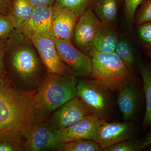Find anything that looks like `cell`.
<instances>
[{
  "label": "cell",
  "mask_w": 151,
  "mask_h": 151,
  "mask_svg": "<svg viewBox=\"0 0 151 151\" xmlns=\"http://www.w3.org/2000/svg\"><path fill=\"white\" fill-rule=\"evenodd\" d=\"M36 90L17 89L7 79L0 81V140L25 141L36 124L46 120L35 106Z\"/></svg>",
  "instance_id": "obj_1"
},
{
  "label": "cell",
  "mask_w": 151,
  "mask_h": 151,
  "mask_svg": "<svg viewBox=\"0 0 151 151\" xmlns=\"http://www.w3.org/2000/svg\"><path fill=\"white\" fill-rule=\"evenodd\" d=\"M7 79L21 90L35 91L47 74L32 41L14 29L6 40Z\"/></svg>",
  "instance_id": "obj_2"
},
{
  "label": "cell",
  "mask_w": 151,
  "mask_h": 151,
  "mask_svg": "<svg viewBox=\"0 0 151 151\" xmlns=\"http://www.w3.org/2000/svg\"><path fill=\"white\" fill-rule=\"evenodd\" d=\"M78 79L74 76H66L47 73L34 97L35 106L44 119L68 101L78 96Z\"/></svg>",
  "instance_id": "obj_3"
},
{
  "label": "cell",
  "mask_w": 151,
  "mask_h": 151,
  "mask_svg": "<svg viewBox=\"0 0 151 151\" xmlns=\"http://www.w3.org/2000/svg\"><path fill=\"white\" fill-rule=\"evenodd\" d=\"M91 77L97 83L112 91H119L134 84L136 77L115 52H92Z\"/></svg>",
  "instance_id": "obj_4"
},
{
  "label": "cell",
  "mask_w": 151,
  "mask_h": 151,
  "mask_svg": "<svg viewBox=\"0 0 151 151\" xmlns=\"http://www.w3.org/2000/svg\"><path fill=\"white\" fill-rule=\"evenodd\" d=\"M77 95L89 108L91 114L105 120L110 107L109 89L94 80L87 78L78 79Z\"/></svg>",
  "instance_id": "obj_5"
},
{
  "label": "cell",
  "mask_w": 151,
  "mask_h": 151,
  "mask_svg": "<svg viewBox=\"0 0 151 151\" xmlns=\"http://www.w3.org/2000/svg\"><path fill=\"white\" fill-rule=\"evenodd\" d=\"M51 37L55 42L60 56L72 75L77 78L91 77L92 58L76 48L71 41Z\"/></svg>",
  "instance_id": "obj_6"
},
{
  "label": "cell",
  "mask_w": 151,
  "mask_h": 151,
  "mask_svg": "<svg viewBox=\"0 0 151 151\" xmlns=\"http://www.w3.org/2000/svg\"><path fill=\"white\" fill-rule=\"evenodd\" d=\"M34 44L47 73L63 76H73L60 56L51 37L38 35L30 38Z\"/></svg>",
  "instance_id": "obj_7"
},
{
  "label": "cell",
  "mask_w": 151,
  "mask_h": 151,
  "mask_svg": "<svg viewBox=\"0 0 151 151\" xmlns=\"http://www.w3.org/2000/svg\"><path fill=\"white\" fill-rule=\"evenodd\" d=\"M103 25L92 9H89L78 17L71 42L76 48L89 56L93 39Z\"/></svg>",
  "instance_id": "obj_8"
},
{
  "label": "cell",
  "mask_w": 151,
  "mask_h": 151,
  "mask_svg": "<svg viewBox=\"0 0 151 151\" xmlns=\"http://www.w3.org/2000/svg\"><path fill=\"white\" fill-rule=\"evenodd\" d=\"M61 143L56 130L46 120L36 124L25 139V151H41L54 150Z\"/></svg>",
  "instance_id": "obj_9"
},
{
  "label": "cell",
  "mask_w": 151,
  "mask_h": 151,
  "mask_svg": "<svg viewBox=\"0 0 151 151\" xmlns=\"http://www.w3.org/2000/svg\"><path fill=\"white\" fill-rule=\"evenodd\" d=\"M89 114L91 113L89 108L77 96L55 110L47 122L54 129H62Z\"/></svg>",
  "instance_id": "obj_10"
},
{
  "label": "cell",
  "mask_w": 151,
  "mask_h": 151,
  "mask_svg": "<svg viewBox=\"0 0 151 151\" xmlns=\"http://www.w3.org/2000/svg\"><path fill=\"white\" fill-rule=\"evenodd\" d=\"M134 131L133 126L129 123H108L104 120L97 130L94 141L99 144L102 150L122 141L132 139Z\"/></svg>",
  "instance_id": "obj_11"
},
{
  "label": "cell",
  "mask_w": 151,
  "mask_h": 151,
  "mask_svg": "<svg viewBox=\"0 0 151 151\" xmlns=\"http://www.w3.org/2000/svg\"><path fill=\"white\" fill-rule=\"evenodd\" d=\"M103 121L89 114L70 127L56 130L57 132L61 143L78 139L94 140Z\"/></svg>",
  "instance_id": "obj_12"
},
{
  "label": "cell",
  "mask_w": 151,
  "mask_h": 151,
  "mask_svg": "<svg viewBox=\"0 0 151 151\" xmlns=\"http://www.w3.org/2000/svg\"><path fill=\"white\" fill-rule=\"evenodd\" d=\"M78 17L68 9L55 2L52 6V37L71 42Z\"/></svg>",
  "instance_id": "obj_13"
},
{
  "label": "cell",
  "mask_w": 151,
  "mask_h": 151,
  "mask_svg": "<svg viewBox=\"0 0 151 151\" xmlns=\"http://www.w3.org/2000/svg\"><path fill=\"white\" fill-rule=\"evenodd\" d=\"M52 6L35 7L29 20L19 30L29 38L38 35L52 37Z\"/></svg>",
  "instance_id": "obj_14"
},
{
  "label": "cell",
  "mask_w": 151,
  "mask_h": 151,
  "mask_svg": "<svg viewBox=\"0 0 151 151\" xmlns=\"http://www.w3.org/2000/svg\"><path fill=\"white\" fill-rule=\"evenodd\" d=\"M119 42L116 33L108 25L103 24L93 39L89 49L92 52H115Z\"/></svg>",
  "instance_id": "obj_15"
},
{
  "label": "cell",
  "mask_w": 151,
  "mask_h": 151,
  "mask_svg": "<svg viewBox=\"0 0 151 151\" xmlns=\"http://www.w3.org/2000/svg\"><path fill=\"white\" fill-rule=\"evenodd\" d=\"M34 7L29 0H12L7 16L15 29H19L27 22Z\"/></svg>",
  "instance_id": "obj_16"
},
{
  "label": "cell",
  "mask_w": 151,
  "mask_h": 151,
  "mask_svg": "<svg viewBox=\"0 0 151 151\" xmlns=\"http://www.w3.org/2000/svg\"><path fill=\"white\" fill-rule=\"evenodd\" d=\"M137 100V92L134 84L125 86L119 91L117 102L124 121L131 120L134 117Z\"/></svg>",
  "instance_id": "obj_17"
},
{
  "label": "cell",
  "mask_w": 151,
  "mask_h": 151,
  "mask_svg": "<svg viewBox=\"0 0 151 151\" xmlns=\"http://www.w3.org/2000/svg\"><path fill=\"white\" fill-rule=\"evenodd\" d=\"M94 10L95 14L103 24L108 25L114 21L117 15L116 0H99Z\"/></svg>",
  "instance_id": "obj_18"
},
{
  "label": "cell",
  "mask_w": 151,
  "mask_h": 151,
  "mask_svg": "<svg viewBox=\"0 0 151 151\" xmlns=\"http://www.w3.org/2000/svg\"><path fill=\"white\" fill-rule=\"evenodd\" d=\"M54 150L59 151H102L98 143L89 139H78L63 142L58 144Z\"/></svg>",
  "instance_id": "obj_19"
},
{
  "label": "cell",
  "mask_w": 151,
  "mask_h": 151,
  "mask_svg": "<svg viewBox=\"0 0 151 151\" xmlns=\"http://www.w3.org/2000/svg\"><path fill=\"white\" fill-rule=\"evenodd\" d=\"M141 75L146 100V110L143 125L145 127H151V68L148 66L142 68Z\"/></svg>",
  "instance_id": "obj_20"
},
{
  "label": "cell",
  "mask_w": 151,
  "mask_h": 151,
  "mask_svg": "<svg viewBox=\"0 0 151 151\" xmlns=\"http://www.w3.org/2000/svg\"><path fill=\"white\" fill-rule=\"evenodd\" d=\"M92 0H56L60 6L68 9L79 17L90 9Z\"/></svg>",
  "instance_id": "obj_21"
},
{
  "label": "cell",
  "mask_w": 151,
  "mask_h": 151,
  "mask_svg": "<svg viewBox=\"0 0 151 151\" xmlns=\"http://www.w3.org/2000/svg\"><path fill=\"white\" fill-rule=\"evenodd\" d=\"M115 52L127 67L132 70L134 62V58L129 45L125 41H119L116 45Z\"/></svg>",
  "instance_id": "obj_22"
},
{
  "label": "cell",
  "mask_w": 151,
  "mask_h": 151,
  "mask_svg": "<svg viewBox=\"0 0 151 151\" xmlns=\"http://www.w3.org/2000/svg\"><path fill=\"white\" fill-rule=\"evenodd\" d=\"M142 143L137 140L129 139L122 141L103 149V151H137L141 150Z\"/></svg>",
  "instance_id": "obj_23"
},
{
  "label": "cell",
  "mask_w": 151,
  "mask_h": 151,
  "mask_svg": "<svg viewBox=\"0 0 151 151\" xmlns=\"http://www.w3.org/2000/svg\"><path fill=\"white\" fill-rule=\"evenodd\" d=\"M138 34L145 47L151 50V22L139 25Z\"/></svg>",
  "instance_id": "obj_24"
},
{
  "label": "cell",
  "mask_w": 151,
  "mask_h": 151,
  "mask_svg": "<svg viewBox=\"0 0 151 151\" xmlns=\"http://www.w3.org/2000/svg\"><path fill=\"white\" fill-rule=\"evenodd\" d=\"M24 142L14 139L0 140V151H25Z\"/></svg>",
  "instance_id": "obj_25"
},
{
  "label": "cell",
  "mask_w": 151,
  "mask_h": 151,
  "mask_svg": "<svg viewBox=\"0 0 151 151\" xmlns=\"http://www.w3.org/2000/svg\"><path fill=\"white\" fill-rule=\"evenodd\" d=\"M151 21V0H148L142 6L136 18V24L140 25Z\"/></svg>",
  "instance_id": "obj_26"
},
{
  "label": "cell",
  "mask_w": 151,
  "mask_h": 151,
  "mask_svg": "<svg viewBox=\"0 0 151 151\" xmlns=\"http://www.w3.org/2000/svg\"><path fill=\"white\" fill-rule=\"evenodd\" d=\"M14 29L7 15L0 14V39L8 37Z\"/></svg>",
  "instance_id": "obj_27"
},
{
  "label": "cell",
  "mask_w": 151,
  "mask_h": 151,
  "mask_svg": "<svg viewBox=\"0 0 151 151\" xmlns=\"http://www.w3.org/2000/svg\"><path fill=\"white\" fill-rule=\"evenodd\" d=\"M6 39H0V81L6 80L7 76L5 56Z\"/></svg>",
  "instance_id": "obj_28"
},
{
  "label": "cell",
  "mask_w": 151,
  "mask_h": 151,
  "mask_svg": "<svg viewBox=\"0 0 151 151\" xmlns=\"http://www.w3.org/2000/svg\"><path fill=\"white\" fill-rule=\"evenodd\" d=\"M143 0H125V13L129 21L133 22L138 6Z\"/></svg>",
  "instance_id": "obj_29"
},
{
  "label": "cell",
  "mask_w": 151,
  "mask_h": 151,
  "mask_svg": "<svg viewBox=\"0 0 151 151\" xmlns=\"http://www.w3.org/2000/svg\"><path fill=\"white\" fill-rule=\"evenodd\" d=\"M34 7L52 6L56 0H29Z\"/></svg>",
  "instance_id": "obj_30"
},
{
  "label": "cell",
  "mask_w": 151,
  "mask_h": 151,
  "mask_svg": "<svg viewBox=\"0 0 151 151\" xmlns=\"http://www.w3.org/2000/svg\"><path fill=\"white\" fill-rule=\"evenodd\" d=\"M12 0H0V14L7 15Z\"/></svg>",
  "instance_id": "obj_31"
},
{
  "label": "cell",
  "mask_w": 151,
  "mask_h": 151,
  "mask_svg": "<svg viewBox=\"0 0 151 151\" xmlns=\"http://www.w3.org/2000/svg\"><path fill=\"white\" fill-rule=\"evenodd\" d=\"M150 145H151V132L146 137L144 141L142 142L141 150L146 148Z\"/></svg>",
  "instance_id": "obj_32"
},
{
  "label": "cell",
  "mask_w": 151,
  "mask_h": 151,
  "mask_svg": "<svg viewBox=\"0 0 151 151\" xmlns=\"http://www.w3.org/2000/svg\"><path fill=\"white\" fill-rule=\"evenodd\" d=\"M147 55L151 58V50H149L148 52Z\"/></svg>",
  "instance_id": "obj_33"
},
{
  "label": "cell",
  "mask_w": 151,
  "mask_h": 151,
  "mask_svg": "<svg viewBox=\"0 0 151 151\" xmlns=\"http://www.w3.org/2000/svg\"><path fill=\"white\" fill-rule=\"evenodd\" d=\"M148 147H149L148 150L151 151V145H149Z\"/></svg>",
  "instance_id": "obj_34"
}]
</instances>
